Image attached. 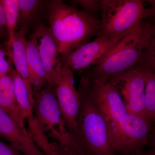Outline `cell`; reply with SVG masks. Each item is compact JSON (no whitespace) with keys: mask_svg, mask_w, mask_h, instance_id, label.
Masks as SVG:
<instances>
[{"mask_svg":"<svg viewBox=\"0 0 155 155\" xmlns=\"http://www.w3.org/2000/svg\"><path fill=\"white\" fill-rule=\"evenodd\" d=\"M30 38L38 50L47 76L48 84L55 86L63 68L61 55L48 27H36Z\"/></svg>","mask_w":155,"mask_h":155,"instance_id":"cell-12","label":"cell"},{"mask_svg":"<svg viewBox=\"0 0 155 155\" xmlns=\"http://www.w3.org/2000/svg\"><path fill=\"white\" fill-rule=\"evenodd\" d=\"M127 155H155V147H151L150 149L146 151H140Z\"/></svg>","mask_w":155,"mask_h":155,"instance_id":"cell-26","label":"cell"},{"mask_svg":"<svg viewBox=\"0 0 155 155\" xmlns=\"http://www.w3.org/2000/svg\"><path fill=\"white\" fill-rule=\"evenodd\" d=\"M150 2L153 10V14L151 17H153L155 22V1H150Z\"/></svg>","mask_w":155,"mask_h":155,"instance_id":"cell-28","label":"cell"},{"mask_svg":"<svg viewBox=\"0 0 155 155\" xmlns=\"http://www.w3.org/2000/svg\"><path fill=\"white\" fill-rule=\"evenodd\" d=\"M55 90L64 125L75 138L77 134V119L80 101L74 84L73 72L68 67L63 66Z\"/></svg>","mask_w":155,"mask_h":155,"instance_id":"cell-11","label":"cell"},{"mask_svg":"<svg viewBox=\"0 0 155 155\" xmlns=\"http://www.w3.org/2000/svg\"><path fill=\"white\" fill-rule=\"evenodd\" d=\"M0 155H23L11 145L0 140Z\"/></svg>","mask_w":155,"mask_h":155,"instance_id":"cell-24","label":"cell"},{"mask_svg":"<svg viewBox=\"0 0 155 155\" xmlns=\"http://www.w3.org/2000/svg\"><path fill=\"white\" fill-rule=\"evenodd\" d=\"M12 64L6 48L0 45V76L8 75Z\"/></svg>","mask_w":155,"mask_h":155,"instance_id":"cell-22","label":"cell"},{"mask_svg":"<svg viewBox=\"0 0 155 155\" xmlns=\"http://www.w3.org/2000/svg\"><path fill=\"white\" fill-rule=\"evenodd\" d=\"M8 75L13 80L16 99L25 121H27V129L31 138L45 155H57L52 142L50 141L41 130L35 115L33 89L26 85L14 66H11Z\"/></svg>","mask_w":155,"mask_h":155,"instance_id":"cell-7","label":"cell"},{"mask_svg":"<svg viewBox=\"0 0 155 155\" xmlns=\"http://www.w3.org/2000/svg\"><path fill=\"white\" fill-rule=\"evenodd\" d=\"M146 2L142 0L101 1V19L98 35L122 38L142 20L151 17V6L150 4L147 8Z\"/></svg>","mask_w":155,"mask_h":155,"instance_id":"cell-4","label":"cell"},{"mask_svg":"<svg viewBox=\"0 0 155 155\" xmlns=\"http://www.w3.org/2000/svg\"><path fill=\"white\" fill-rule=\"evenodd\" d=\"M54 146L57 155H86L80 150L73 149L63 146L54 141H52Z\"/></svg>","mask_w":155,"mask_h":155,"instance_id":"cell-23","label":"cell"},{"mask_svg":"<svg viewBox=\"0 0 155 155\" xmlns=\"http://www.w3.org/2000/svg\"><path fill=\"white\" fill-rule=\"evenodd\" d=\"M150 131L144 118L128 113L108 132L109 141L116 154L129 155L142 150L148 145Z\"/></svg>","mask_w":155,"mask_h":155,"instance_id":"cell-6","label":"cell"},{"mask_svg":"<svg viewBox=\"0 0 155 155\" xmlns=\"http://www.w3.org/2000/svg\"><path fill=\"white\" fill-rule=\"evenodd\" d=\"M5 17L8 31L7 43L14 41L19 16V0H1L0 1Z\"/></svg>","mask_w":155,"mask_h":155,"instance_id":"cell-18","label":"cell"},{"mask_svg":"<svg viewBox=\"0 0 155 155\" xmlns=\"http://www.w3.org/2000/svg\"><path fill=\"white\" fill-rule=\"evenodd\" d=\"M6 34L8 35L5 17L2 6L0 2V38L4 37Z\"/></svg>","mask_w":155,"mask_h":155,"instance_id":"cell-25","label":"cell"},{"mask_svg":"<svg viewBox=\"0 0 155 155\" xmlns=\"http://www.w3.org/2000/svg\"><path fill=\"white\" fill-rule=\"evenodd\" d=\"M55 86L47 84L34 95L35 115L46 135L58 144L72 149L80 148L64 125L57 101Z\"/></svg>","mask_w":155,"mask_h":155,"instance_id":"cell-5","label":"cell"},{"mask_svg":"<svg viewBox=\"0 0 155 155\" xmlns=\"http://www.w3.org/2000/svg\"><path fill=\"white\" fill-rule=\"evenodd\" d=\"M153 24L142 20L115 46L99 64L84 71V74L92 81H108L138 64L148 42Z\"/></svg>","mask_w":155,"mask_h":155,"instance_id":"cell-2","label":"cell"},{"mask_svg":"<svg viewBox=\"0 0 155 155\" xmlns=\"http://www.w3.org/2000/svg\"><path fill=\"white\" fill-rule=\"evenodd\" d=\"M122 38H112L98 35L93 41L86 43L72 51L62 60V65L73 72H84L99 64Z\"/></svg>","mask_w":155,"mask_h":155,"instance_id":"cell-10","label":"cell"},{"mask_svg":"<svg viewBox=\"0 0 155 155\" xmlns=\"http://www.w3.org/2000/svg\"><path fill=\"white\" fill-rule=\"evenodd\" d=\"M41 2L37 0H19V30L26 33L29 23L39 8Z\"/></svg>","mask_w":155,"mask_h":155,"instance_id":"cell-19","label":"cell"},{"mask_svg":"<svg viewBox=\"0 0 155 155\" xmlns=\"http://www.w3.org/2000/svg\"><path fill=\"white\" fill-rule=\"evenodd\" d=\"M0 107L22 130L28 132L25 118L15 96L13 80L9 75L0 76Z\"/></svg>","mask_w":155,"mask_h":155,"instance_id":"cell-14","label":"cell"},{"mask_svg":"<svg viewBox=\"0 0 155 155\" xmlns=\"http://www.w3.org/2000/svg\"><path fill=\"white\" fill-rule=\"evenodd\" d=\"M146 80L145 70L136 66L108 81L119 93L127 113L143 118Z\"/></svg>","mask_w":155,"mask_h":155,"instance_id":"cell-8","label":"cell"},{"mask_svg":"<svg viewBox=\"0 0 155 155\" xmlns=\"http://www.w3.org/2000/svg\"><path fill=\"white\" fill-rule=\"evenodd\" d=\"M26 58L29 80L34 93H38L47 84V76L38 50L31 39L26 42Z\"/></svg>","mask_w":155,"mask_h":155,"instance_id":"cell-16","label":"cell"},{"mask_svg":"<svg viewBox=\"0 0 155 155\" xmlns=\"http://www.w3.org/2000/svg\"><path fill=\"white\" fill-rule=\"evenodd\" d=\"M136 67L155 73V22L149 40Z\"/></svg>","mask_w":155,"mask_h":155,"instance_id":"cell-20","label":"cell"},{"mask_svg":"<svg viewBox=\"0 0 155 155\" xmlns=\"http://www.w3.org/2000/svg\"><path fill=\"white\" fill-rule=\"evenodd\" d=\"M71 2L78 5L84 9V11L92 15V13L101 11V1L98 0H75Z\"/></svg>","mask_w":155,"mask_h":155,"instance_id":"cell-21","label":"cell"},{"mask_svg":"<svg viewBox=\"0 0 155 155\" xmlns=\"http://www.w3.org/2000/svg\"><path fill=\"white\" fill-rule=\"evenodd\" d=\"M144 118L150 128L155 127V73L146 71Z\"/></svg>","mask_w":155,"mask_h":155,"instance_id":"cell-17","label":"cell"},{"mask_svg":"<svg viewBox=\"0 0 155 155\" xmlns=\"http://www.w3.org/2000/svg\"><path fill=\"white\" fill-rule=\"evenodd\" d=\"M0 138L23 155H45L35 144L28 132L23 131L0 107Z\"/></svg>","mask_w":155,"mask_h":155,"instance_id":"cell-13","label":"cell"},{"mask_svg":"<svg viewBox=\"0 0 155 155\" xmlns=\"http://www.w3.org/2000/svg\"><path fill=\"white\" fill-rule=\"evenodd\" d=\"M26 33L21 30L16 31L14 41L11 43H6L5 48L13 66L26 85L32 88L29 80L26 58Z\"/></svg>","mask_w":155,"mask_h":155,"instance_id":"cell-15","label":"cell"},{"mask_svg":"<svg viewBox=\"0 0 155 155\" xmlns=\"http://www.w3.org/2000/svg\"><path fill=\"white\" fill-rule=\"evenodd\" d=\"M148 145L151 147H155V127H153L150 131Z\"/></svg>","mask_w":155,"mask_h":155,"instance_id":"cell-27","label":"cell"},{"mask_svg":"<svg viewBox=\"0 0 155 155\" xmlns=\"http://www.w3.org/2000/svg\"><path fill=\"white\" fill-rule=\"evenodd\" d=\"M80 107L75 140L86 155H116L109 141L107 123L92 98L85 78L77 90Z\"/></svg>","mask_w":155,"mask_h":155,"instance_id":"cell-3","label":"cell"},{"mask_svg":"<svg viewBox=\"0 0 155 155\" xmlns=\"http://www.w3.org/2000/svg\"><path fill=\"white\" fill-rule=\"evenodd\" d=\"M92 98L105 120L108 132L114 128L127 115L125 104L119 93L109 81H92L85 74Z\"/></svg>","mask_w":155,"mask_h":155,"instance_id":"cell-9","label":"cell"},{"mask_svg":"<svg viewBox=\"0 0 155 155\" xmlns=\"http://www.w3.org/2000/svg\"><path fill=\"white\" fill-rule=\"evenodd\" d=\"M47 10L49 29L62 61L99 34L100 20L63 1H51Z\"/></svg>","mask_w":155,"mask_h":155,"instance_id":"cell-1","label":"cell"}]
</instances>
